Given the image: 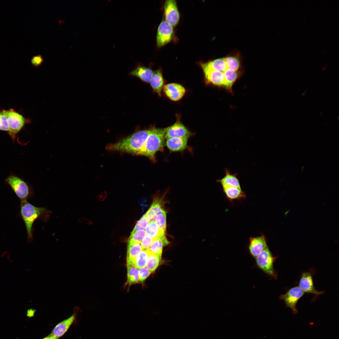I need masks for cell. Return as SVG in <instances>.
<instances>
[{
    "label": "cell",
    "instance_id": "31",
    "mask_svg": "<svg viewBox=\"0 0 339 339\" xmlns=\"http://www.w3.org/2000/svg\"><path fill=\"white\" fill-rule=\"evenodd\" d=\"M0 130L9 131V127L8 120L7 110H3L0 111Z\"/></svg>",
    "mask_w": 339,
    "mask_h": 339
},
{
    "label": "cell",
    "instance_id": "18",
    "mask_svg": "<svg viewBox=\"0 0 339 339\" xmlns=\"http://www.w3.org/2000/svg\"><path fill=\"white\" fill-rule=\"evenodd\" d=\"M153 72L150 68L145 67L141 64H138L134 70L129 73L133 76L136 77L143 82L149 83Z\"/></svg>",
    "mask_w": 339,
    "mask_h": 339
},
{
    "label": "cell",
    "instance_id": "2",
    "mask_svg": "<svg viewBox=\"0 0 339 339\" xmlns=\"http://www.w3.org/2000/svg\"><path fill=\"white\" fill-rule=\"evenodd\" d=\"M51 212L47 208L34 206L27 200L21 201L20 216L25 224L28 241L33 239V224L37 219L46 222L49 219Z\"/></svg>",
    "mask_w": 339,
    "mask_h": 339
},
{
    "label": "cell",
    "instance_id": "32",
    "mask_svg": "<svg viewBox=\"0 0 339 339\" xmlns=\"http://www.w3.org/2000/svg\"><path fill=\"white\" fill-rule=\"evenodd\" d=\"M146 234L144 230H139L132 231L128 239V242L141 243Z\"/></svg>",
    "mask_w": 339,
    "mask_h": 339
},
{
    "label": "cell",
    "instance_id": "12",
    "mask_svg": "<svg viewBox=\"0 0 339 339\" xmlns=\"http://www.w3.org/2000/svg\"><path fill=\"white\" fill-rule=\"evenodd\" d=\"M79 308L75 307L73 309V314L68 318L58 323L53 328L50 334L56 339L62 336L67 331L75 320Z\"/></svg>",
    "mask_w": 339,
    "mask_h": 339
},
{
    "label": "cell",
    "instance_id": "8",
    "mask_svg": "<svg viewBox=\"0 0 339 339\" xmlns=\"http://www.w3.org/2000/svg\"><path fill=\"white\" fill-rule=\"evenodd\" d=\"M174 36L173 27L166 20H162L158 29L156 41L158 47H160L169 42Z\"/></svg>",
    "mask_w": 339,
    "mask_h": 339
},
{
    "label": "cell",
    "instance_id": "3",
    "mask_svg": "<svg viewBox=\"0 0 339 339\" xmlns=\"http://www.w3.org/2000/svg\"><path fill=\"white\" fill-rule=\"evenodd\" d=\"M168 127L157 128L153 127L142 148L136 155L147 157L155 162L156 153L161 150L165 144V134Z\"/></svg>",
    "mask_w": 339,
    "mask_h": 339
},
{
    "label": "cell",
    "instance_id": "6",
    "mask_svg": "<svg viewBox=\"0 0 339 339\" xmlns=\"http://www.w3.org/2000/svg\"><path fill=\"white\" fill-rule=\"evenodd\" d=\"M206 83L208 84L225 89V82L223 73L214 70L206 63H201Z\"/></svg>",
    "mask_w": 339,
    "mask_h": 339
},
{
    "label": "cell",
    "instance_id": "5",
    "mask_svg": "<svg viewBox=\"0 0 339 339\" xmlns=\"http://www.w3.org/2000/svg\"><path fill=\"white\" fill-rule=\"evenodd\" d=\"M9 131L8 133L14 142L18 134L25 125L30 123L31 120L25 118L22 115L12 109L7 110Z\"/></svg>",
    "mask_w": 339,
    "mask_h": 339
},
{
    "label": "cell",
    "instance_id": "1",
    "mask_svg": "<svg viewBox=\"0 0 339 339\" xmlns=\"http://www.w3.org/2000/svg\"><path fill=\"white\" fill-rule=\"evenodd\" d=\"M153 127L138 131L117 142L108 144L106 148L108 151L136 155L142 148Z\"/></svg>",
    "mask_w": 339,
    "mask_h": 339
},
{
    "label": "cell",
    "instance_id": "13",
    "mask_svg": "<svg viewBox=\"0 0 339 339\" xmlns=\"http://www.w3.org/2000/svg\"><path fill=\"white\" fill-rule=\"evenodd\" d=\"M163 89L166 95L173 101L180 100L186 92V89L182 85L176 83L167 84L164 85Z\"/></svg>",
    "mask_w": 339,
    "mask_h": 339
},
{
    "label": "cell",
    "instance_id": "14",
    "mask_svg": "<svg viewBox=\"0 0 339 339\" xmlns=\"http://www.w3.org/2000/svg\"><path fill=\"white\" fill-rule=\"evenodd\" d=\"M265 236L262 235L249 238V249L251 255L256 258L261 252L267 246Z\"/></svg>",
    "mask_w": 339,
    "mask_h": 339
},
{
    "label": "cell",
    "instance_id": "9",
    "mask_svg": "<svg viewBox=\"0 0 339 339\" xmlns=\"http://www.w3.org/2000/svg\"><path fill=\"white\" fill-rule=\"evenodd\" d=\"M304 293L299 287H295L290 288L285 294L281 295L280 298L284 301L286 306L291 309L293 313L295 314L298 312L296 308L297 303Z\"/></svg>",
    "mask_w": 339,
    "mask_h": 339
},
{
    "label": "cell",
    "instance_id": "4",
    "mask_svg": "<svg viewBox=\"0 0 339 339\" xmlns=\"http://www.w3.org/2000/svg\"><path fill=\"white\" fill-rule=\"evenodd\" d=\"M4 181L10 186L20 201L27 200L33 196L31 186L20 176L11 173Z\"/></svg>",
    "mask_w": 339,
    "mask_h": 339
},
{
    "label": "cell",
    "instance_id": "36",
    "mask_svg": "<svg viewBox=\"0 0 339 339\" xmlns=\"http://www.w3.org/2000/svg\"><path fill=\"white\" fill-rule=\"evenodd\" d=\"M44 59L42 56L39 54L34 56L31 60V63L32 65L36 68L40 66L43 63Z\"/></svg>",
    "mask_w": 339,
    "mask_h": 339
},
{
    "label": "cell",
    "instance_id": "17",
    "mask_svg": "<svg viewBox=\"0 0 339 339\" xmlns=\"http://www.w3.org/2000/svg\"><path fill=\"white\" fill-rule=\"evenodd\" d=\"M150 83L153 91L161 96L164 86V80L160 68L153 72Z\"/></svg>",
    "mask_w": 339,
    "mask_h": 339
},
{
    "label": "cell",
    "instance_id": "25",
    "mask_svg": "<svg viewBox=\"0 0 339 339\" xmlns=\"http://www.w3.org/2000/svg\"><path fill=\"white\" fill-rule=\"evenodd\" d=\"M164 210L161 201L156 200L154 201L145 215L149 218L150 221H153L155 220L157 215Z\"/></svg>",
    "mask_w": 339,
    "mask_h": 339
},
{
    "label": "cell",
    "instance_id": "22",
    "mask_svg": "<svg viewBox=\"0 0 339 339\" xmlns=\"http://www.w3.org/2000/svg\"><path fill=\"white\" fill-rule=\"evenodd\" d=\"M142 250L141 243L128 242L126 265H133L134 259Z\"/></svg>",
    "mask_w": 339,
    "mask_h": 339
},
{
    "label": "cell",
    "instance_id": "11",
    "mask_svg": "<svg viewBox=\"0 0 339 339\" xmlns=\"http://www.w3.org/2000/svg\"><path fill=\"white\" fill-rule=\"evenodd\" d=\"M164 7L166 21L173 27L175 26L178 24L180 19L176 1L166 0Z\"/></svg>",
    "mask_w": 339,
    "mask_h": 339
},
{
    "label": "cell",
    "instance_id": "23",
    "mask_svg": "<svg viewBox=\"0 0 339 339\" xmlns=\"http://www.w3.org/2000/svg\"><path fill=\"white\" fill-rule=\"evenodd\" d=\"M169 243V242L165 236L154 239L148 250L151 253L162 255L163 247Z\"/></svg>",
    "mask_w": 339,
    "mask_h": 339
},
{
    "label": "cell",
    "instance_id": "29",
    "mask_svg": "<svg viewBox=\"0 0 339 339\" xmlns=\"http://www.w3.org/2000/svg\"><path fill=\"white\" fill-rule=\"evenodd\" d=\"M149 253L148 260L146 267L151 273H152L159 266L160 262L161 255L154 254L149 252Z\"/></svg>",
    "mask_w": 339,
    "mask_h": 339
},
{
    "label": "cell",
    "instance_id": "38",
    "mask_svg": "<svg viewBox=\"0 0 339 339\" xmlns=\"http://www.w3.org/2000/svg\"><path fill=\"white\" fill-rule=\"evenodd\" d=\"M42 339H56L50 334L46 337Z\"/></svg>",
    "mask_w": 339,
    "mask_h": 339
},
{
    "label": "cell",
    "instance_id": "24",
    "mask_svg": "<svg viewBox=\"0 0 339 339\" xmlns=\"http://www.w3.org/2000/svg\"><path fill=\"white\" fill-rule=\"evenodd\" d=\"M149 253L148 249H143L134 259L133 266L138 269L146 267Z\"/></svg>",
    "mask_w": 339,
    "mask_h": 339
},
{
    "label": "cell",
    "instance_id": "28",
    "mask_svg": "<svg viewBox=\"0 0 339 339\" xmlns=\"http://www.w3.org/2000/svg\"><path fill=\"white\" fill-rule=\"evenodd\" d=\"M127 280L128 284L131 285L139 282V270L133 265H127Z\"/></svg>",
    "mask_w": 339,
    "mask_h": 339
},
{
    "label": "cell",
    "instance_id": "10",
    "mask_svg": "<svg viewBox=\"0 0 339 339\" xmlns=\"http://www.w3.org/2000/svg\"><path fill=\"white\" fill-rule=\"evenodd\" d=\"M192 135L191 132L180 121V117L177 116L175 123L168 127L165 134L166 139L172 137H183L188 138Z\"/></svg>",
    "mask_w": 339,
    "mask_h": 339
},
{
    "label": "cell",
    "instance_id": "16",
    "mask_svg": "<svg viewBox=\"0 0 339 339\" xmlns=\"http://www.w3.org/2000/svg\"><path fill=\"white\" fill-rule=\"evenodd\" d=\"M224 58L228 68L236 71L243 70L242 67V57L238 51H233Z\"/></svg>",
    "mask_w": 339,
    "mask_h": 339
},
{
    "label": "cell",
    "instance_id": "33",
    "mask_svg": "<svg viewBox=\"0 0 339 339\" xmlns=\"http://www.w3.org/2000/svg\"><path fill=\"white\" fill-rule=\"evenodd\" d=\"M150 222L149 218L144 214L138 220L135 225L133 231H135L139 230H143L145 229Z\"/></svg>",
    "mask_w": 339,
    "mask_h": 339
},
{
    "label": "cell",
    "instance_id": "30",
    "mask_svg": "<svg viewBox=\"0 0 339 339\" xmlns=\"http://www.w3.org/2000/svg\"><path fill=\"white\" fill-rule=\"evenodd\" d=\"M155 222L160 229L165 233L166 229V213L164 210L157 215L155 218Z\"/></svg>",
    "mask_w": 339,
    "mask_h": 339
},
{
    "label": "cell",
    "instance_id": "15",
    "mask_svg": "<svg viewBox=\"0 0 339 339\" xmlns=\"http://www.w3.org/2000/svg\"><path fill=\"white\" fill-rule=\"evenodd\" d=\"M299 287L304 292L310 293L316 295L322 293V291H319L315 288L312 277L309 272H304L302 275L299 282Z\"/></svg>",
    "mask_w": 339,
    "mask_h": 339
},
{
    "label": "cell",
    "instance_id": "35",
    "mask_svg": "<svg viewBox=\"0 0 339 339\" xmlns=\"http://www.w3.org/2000/svg\"><path fill=\"white\" fill-rule=\"evenodd\" d=\"M151 273V272L146 267L139 269V281L141 282H144Z\"/></svg>",
    "mask_w": 339,
    "mask_h": 339
},
{
    "label": "cell",
    "instance_id": "37",
    "mask_svg": "<svg viewBox=\"0 0 339 339\" xmlns=\"http://www.w3.org/2000/svg\"><path fill=\"white\" fill-rule=\"evenodd\" d=\"M36 312L35 309H29L27 312V315L28 317H31L33 316Z\"/></svg>",
    "mask_w": 339,
    "mask_h": 339
},
{
    "label": "cell",
    "instance_id": "19",
    "mask_svg": "<svg viewBox=\"0 0 339 339\" xmlns=\"http://www.w3.org/2000/svg\"><path fill=\"white\" fill-rule=\"evenodd\" d=\"M188 138L183 137H172L166 139L165 144L171 151H181L187 147Z\"/></svg>",
    "mask_w": 339,
    "mask_h": 339
},
{
    "label": "cell",
    "instance_id": "27",
    "mask_svg": "<svg viewBox=\"0 0 339 339\" xmlns=\"http://www.w3.org/2000/svg\"><path fill=\"white\" fill-rule=\"evenodd\" d=\"M206 63L213 69L223 73L228 68L224 57L216 59Z\"/></svg>",
    "mask_w": 339,
    "mask_h": 339
},
{
    "label": "cell",
    "instance_id": "34",
    "mask_svg": "<svg viewBox=\"0 0 339 339\" xmlns=\"http://www.w3.org/2000/svg\"><path fill=\"white\" fill-rule=\"evenodd\" d=\"M154 239L148 235H145L141 242L143 249H148L153 242Z\"/></svg>",
    "mask_w": 339,
    "mask_h": 339
},
{
    "label": "cell",
    "instance_id": "26",
    "mask_svg": "<svg viewBox=\"0 0 339 339\" xmlns=\"http://www.w3.org/2000/svg\"><path fill=\"white\" fill-rule=\"evenodd\" d=\"M146 234L153 239L159 238L165 236V233L161 230L154 221L149 222L146 228Z\"/></svg>",
    "mask_w": 339,
    "mask_h": 339
},
{
    "label": "cell",
    "instance_id": "21",
    "mask_svg": "<svg viewBox=\"0 0 339 339\" xmlns=\"http://www.w3.org/2000/svg\"><path fill=\"white\" fill-rule=\"evenodd\" d=\"M222 186L223 193L230 201L243 199L246 197L245 192L242 190L241 189L227 185Z\"/></svg>",
    "mask_w": 339,
    "mask_h": 339
},
{
    "label": "cell",
    "instance_id": "7",
    "mask_svg": "<svg viewBox=\"0 0 339 339\" xmlns=\"http://www.w3.org/2000/svg\"><path fill=\"white\" fill-rule=\"evenodd\" d=\"M258 267L266 274L273 276L275 275L273 268L274 257L267 246L256 258Z\"/></svg>",
    "mask_w": 339,
    "mask_h": 339
},
{
    "label": "cell",
    "instance_id": "20",
    "mask_svg": "<svg viewBox=\"0 0 339 339\" xmlns=\"http://www.w3.org/2000/svg\"><path fill=\"white\" fill-rule=\"evenodd\" d=\"M224 171V176L217 180V182L220 183L222 186L227 185L241 189L239 180L237 177V174L231 173L230 170L227 168L225 169Z\"/></svg>",
    "mask_w": 339,
    "mask_h": 339
}]
</instances>
